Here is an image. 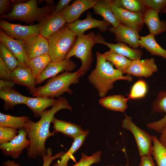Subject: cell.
<instances>
[{"instance_id":"6da1fadb","label":"cell","mask_w":166,"mask_h":166,"mask_svg":"<svg viewBox=\"0 0 166 166\" xmlns=\"http://www.w3.org/2000/svg\"><path fill=\"white\" fill-rule=\"evenodd\" d=\"M64 109L72 110L66 98L59 97L50 109L44 112L38 121L34 122L29 119L26 122L24 128L27 132V138L30 141V145L27 149L28 158L35 159L42 157L46 154L45 141L48 138L55 134L53 132L50 133L49 132L50 124L55 113Z\"/></svg>"},{"instance_id":"7a4b0ae2","label":"cell","mask_w":166,"mask_h":166,"mask_svg":"<svg viewBox=\"0 0 166 166\" xmlns=\"http://www.w3.org/2000/svg\"><path fill=\"white\" fill-rule=\"evenodd\" d=\"M96 65L88 77V80L97 91L99 96L102 98L108 91L113 88L114 83L118 80H124L131 82L132 77L126 76L119 70L114 69L113 65L105 60L103 54L97 51Z\"/></svg>"},{"instance_id":"3957f363","label":"cell","mask_w":166,"mask_h":166,"mask_svg":"<svg viewBox=\"0 0 166 166\" xmlns=\"http://www.w3.org/2000/svg\"><path fill=\"white\" fill-rule=\"evenodd\" d=\"M105 39L98 33L97 34L92 31L86 34L77 36L73 47L67 55L65 59L73 56L81 59V65L76 73L80 77L88 71L93 61L92 48L96 44H101Z\"/></svg>"},{"instance_id":"277c9868","label":"cell","mask_w":166,"mask_h":166,"mask_svg":"<svg viewBox=\"0 0 166 166\" xmlns=\"http://www.w3.org/2000/svg\"><path fill=\"white\" fill-rule=\"evenodd\" d=\"M36 0H29L25 2L14 3L11 11L9 14L0 16L1 18L8 20H17L27 23L35 21L41 22L52 13L55 6L46 5L39 8Z\"/></svg>"},{"instance_id":"5b68a950","label":"cell","mask_w":166,"mask_h":166,"mask_svg":"<svg viewBox=\"0 0 166 166\" xmlns=\"http://www.w3.org/2000/svg\"><path fill=\"white\" fill-rule=\"evenodd\" d=\"M80 77L75 72L65 71L50 78L45 85L36 88L32 95L33 97L44 96L59 97L65 93L73 94L69 88L71 84L78 83Z\"/></svg>"},{"instance_id":"8992f818","label":"cell","mask_w":166,"mask_h":166,"mask_svg":"<svg viewBox=\"0 0 166 166\" xmlns=\"http://www.w3.org/2000/svg\"><path fill=\"white\" fill-rule=\"evenodd\" d=\"M77 37L69 28L68 24L64 26L48 39V54L51 61L64 60L74 45Z\"/></svg>"},{"instance_id":"52a82bcc","label":"cell","mask_w":166,"mask_h":166,"mask_svg":"<svg viewBox=\"0 0 166 166\" xmlns=\"http://www.w3.org/2000/svg\"><path fill=\"white\" fill-rule=\"evenodd\" d=\"M125 118L122 122V126L133 135L136 140L140 156L151 155L153 146L152 136L137 127L132 121V118L125 114Z\"/></svg>"},{"instance_id":"ba28073f","label":"cell","mask_w":166,"mask_h":166,"mask_svg":"<svg viewBox=\"0 0 166 166\" xmlns=\"http://www.w3.org/2000/svg\"><path fill=\"white\" fill-rule=\"evenodd\" d=\"M0 27L6 35L18 40L25 41L30 37L40 35L39 23L24 26L12 24L2 20L0 21Z\"/></svg>"},{"instance_id":"9c48e42d","label":"cell","mask_w":166,"mask_h":166,"mask_svg":"<svg viewBox=\"0 0 166 166\" xmlns=\"http://www.w3.org/2000/svg\"><path fill=\"white\" fill-rule=\"evenodd\" d=\"M27 136V132L25 128L19 130L18 134L10 141L0 144L2 154L14 159L19 158L23 150L30 145V141Z\"/></svg>"},{"instance_id":"30bf717a","label":"cell","mask_w":166,"mask_h":166,"mask_svg":"<svg viewBox=\"0 0 166 166\" xmlns=\"http://www.w3.org/2000/svg\"><path fill=\"white\" fill-rule=\"evenodd\" d=\"M107 1L111 5L112 11L120 24L130 27L138 32L141 30L144 24V13L128 11L115 6L109 0Z\"/></svg>"},{"instance_id":"8fae6325","label":"cell","mask_w":166,"mask_h":166,"mask_svg":"<svg viewBox=\"0 0 166 166\" xmlns=\"http://www.w3.org/2000/svg\"><path fill=\"white\" fill-rule=\"evenodd\" d=\"M86 18L83 20H78L73 23L68 24L69 29L77 36L84 34L85 31L90 29L98 28L100 31L104 32L109 29L111 25L104 20H97L92 17V14L87 12Z\"/></svg>"},{"instance_id":"7c38bea8","label":"cell","mask_w":166,"mask_h":166,"mask_svg":"<svg viewBox=\"0 0 166 166\" xmlns=\"http://www.w3.org/2000/svg\"><path fill=\"white\" fill-rule=\"evenodd\" d=\"M76 63L70 59L50 62L43 72L36 78V85L41 84L47 79L55 76L64 71L70 72L76 69Z\"/></svg>"},{"instance_id":"4fadbf2b","label":"cell","mask_w":166,"mask_h":166,"mask_svg":"<svg viewBox=\"0 0 166 166\" xmlns=\"http://www.w3.org/2000/svg\"><path fill=\"white\" fill-rule=\"evenodd\" d=\"M98 0H76L60 13L68 24L76 21L81 15L90 8H92Z\"/></svg>"},{"instance_id":"5bb4252c","label":"cell","mask_w":166,"mask_h":166,"mask_svg":"<svg viewBox=\"0 0 166 166\" xmlns=\"http://www.w3.org/2000/svg\"><path fill=\"white\" fill-rule=\"evenodd\" d=\"M158 71V68L154 59L152 58L141 60L132 61L128 67L124 74H127L136 77H144L148 78Z\"/></svg>"},{"instance_id":"9a60e30c","label":"cell","mask_w":166,"mask_h":166,"mask_svg":"<svg viewBox=\"0 0 166 166\" xmlns=\"http://www.w3.org/2000/svg\"><path fill=\"white\" fill-rule=\"evenodd\" d=\"M109 30L115 35V40L117 43L128 44L133 49H137L140 46L139 43L140 36L136 30L121 24L117 28L110 27Z\"/></svg>"},{"instance_id":"2e32d148","label":"cell","mask_w":166,"mask_h":166,"mask_svg":"<svg viewBox=\"0 0 166 166\" xmlns=\"http://www.w3.org/2000/svg\"><path fill=\"white\" fill-rule=\"evenodd\" d=\"M24 47L28 59L48 54L49 43L48 39L39 35L23 41Z\"/></svg>"},{"instance_id":"e0dca14e","label":"cell","mask_w":166,"mask_h":166,"mask_svg":"<svg viewBox=\"0 0 166 166\" xmlns=\"http://www.w3.org/2000/svg\"><path fill=\"white\" fill-rule=\"evenodd\" d=\"M66 23L60 13L50 14L39 22L40 35L48 39Z\"/></svg>"},{"instance_id":"ac0fdd59","label":"cell","mask_w":166,"mask_h":166,"mask_svg":"<svg viewBox=\"0 0 166 166\" xmlns=\"http://www.w3.org/2000/svg\"><path fill=\"white\" fill-rule=\"evenodd\" d=\"M0 41L16 56L21 65L28 67L29 59L25 51L23 41L16 40L10 37L1 29L0 30Z\"/></svg>"},{"instance_id":"d6986e66","label":"cell","mask_w":166,"mask_h":166,"mask_svg":"<svg viewBox=\"0 0 166 166\" xmlns=\"http://www.w3.org/2000/svg\"><path fill=\"white\" fill-rule=\"evenodd\" d=\"M151 109L156 113H165L164 117L160 120L146 125L148 128L160 133L166 125V91L162 90L159 92L152 103Z\"/></svg>"},{"instance_id":"ffe728a7","label":"cell","mask_w":166,"mask_h":166,"mask_svg":"<svg viewBox=\"0 0 166 166\" xmlns=\"http://www.w3.org/2000/svg\"><path fill=\"white\" fill-rule=\"evenodd\" d=\"M11 77L16 84L25 86L33 94L36 89V78L28 67L19 65L12 72Z\"/></svg>"},{"instance_id":"44dd1931","label":"cell","mask_w":166,"mask_h":166,"mask_svg":"<svg viewBox=\"0 0 166 166\" xmlns=\"http://www.w3.org/2000/svg\"><path fill=\"white\" fill-rule=\"evenodd\" d=\"M159 13L156 10L148 8L143 14V22L148 26L150 34L154 36L166 31V22L160 20Z\"/></svg>"},{"instance_id":"7402d4cb","label":"cell","mask_w":166,"mask_h":166,"mask_svg":"<svg viewBox=\"0 0 166 166\" xmlns=\"http://www.w3.org/2000/svg\"><path fill=\"white\" fill-rule=\"evenodd\" d=\"M28 97L13 88L0 89V98L4 101L3 107L5 111L12 110L18 104L25 105Z\"/></svg>"},{"instance_id":"603a6c76","label":"cell","mask_w":166,"mask_h":166,"mask_svg":"<svg viewBox=\"0 0 166 166\" xmlns=\"http://www.w3.org/2000/svg\"><path fill=\"white\" fill-rule=\"evenodd\" d=\"M57 100L53 98L44 96L35 97H28L26 105L32 112L34 116L36 118L40 117L47 108L53 106Z\"/></svg>"},{"instance_id":"cb8c5ba5","label":"cell","mask_w":166,"mask_h":166,"mask_svg":"<svg viewBox=\"0 0 166 166\" xmlns=\"http://www.w3.org/2000/svg\"><path fill=\"white\" fill-rule=\"evenodd\" d=\"M53 132L61 133L74 139L85 132L81 127L71 122L54 118L52 122Z\"/></svg>"},{"instance_id":"d4e9b609","label":"cell","mask_w":166,"mask_h":166,"mask_svg":"<svg viewBox=\"0 0 166 166\" xmlns=\"http://www.w3.org/2000/svg\"><path fill=\"white\" fill-rule=\"evenodd\" d=\"M92 9L94 14L101 16L104 20L109 22L114 28H117L120 24L112 11L111 5L107 0H98Z\"/></svg>"},{"instance_id":"484cf974","label":"cell","mask_w":166,"mask_h":166,"mask_svg":"<svg viewBox=\"0 0 166 166\" xmlns=\"http://www.w3.org/2000/svg\"><path fill=\"white\" fill-rule=\"evenodd\" d=\"M129 99L123 95H115L105 97L99 100V103L109 109L124 112L128 108L127 102Z\"/></svg>"},{"instance_id":"4316f807","label":"cell","mask_w":166,"mask_h":166,"mask_svg":"<svg viewBox=\"0 0 166 166\" xmlns=\"http://www.w3.org/2000/svg\"><path fill=\"white\" fill-rule=\"evenodd\" d=\"M101 44L105 45L110 49V50L128 57L131 61L140 59L143 53V51L140 49L131 48L124 43L114 44L105 41Z\"/></svg>"},{"instance_id":"83f0119b","label":"cell","mask_w":166,"mask_h":166,"mask_svg":"<svg viewBox=\"0 0 166 166\" xmlns=\"http://www.w3.org/2000/svg\"><path fill=\"white\" fill-rule=\"evenodd\" d=\"M140 46L144 47L152 55L161 57L166 59V50L162 48L156 42L155 36L149 34L140 37Z\"/></svg>"},{"instance_id":"f1b7e54d","label":"cell","mask_w":166,"mask_h":166,"mask_svg":"<svg viewBox=\"0 0 166 166\" xmlns=\"http://www.w3.org/2000/svg\"><path fill=\"white\" fill-rule=\"evenodd\" d=\"M89 132V131L87 130L82 134L74 139L70 148L61 156L60 160H58L56 163L53 164V166H68L67 163L73 154L82 145Z\"/></svg>"},{"instance_id":"f546056e","label":"cell","mask_w":166,"mask_h":166,"mask_svg":"<svg viewBox=\"0 0 166 166\" xmlns=\"http://www.w3.org/2000/svg\"><path fill=\"white\" fill-rule=\"evenodd\" d=\"M115 6L129 12L144 13L148 8L143 0H109Z\"/></svg>"},{"instance_id":"4dcf8cb0","label":"cell","mask_w":166,"mask_h":166,"mask_svg":"<svg viewBox=\"0 0 166 166\" xmlns=\"http://www.w3.org/2000/svg\"><path fill=\"white\" fill-rule=\"evenodd\" d=\"M51 61L49 54H44L29 59L28 67L36 78Z\"/></svg>"},{"instance_id":"1f68e13d","label":"cell","mask_w":166,"mask_h":166,"mask_svg":"<svg viewBox=\"0 0 166 166\" xmlns=\"http://www.w3.org/2000/svg\"><path fill=\"white\" fill-rule=\"evenodd\" d=\"M30 119L27 116L15 117L0 113V126L8 127L17 129L24 128L27 121Z\"/></svg>"},{"instance_id":"d6a6232c","label":"cell","mask_w":166,"mask_h":166,"mask_svg":"<svg viewBox=\"0 0 166 166\" xmlns=\"http://www.w3.org/2000/svg\"><path fill=\"white\" fill-rule=\"evenodd\" d=\"M105 60L114 65L116 69L123 74L128 67L132 61L113 51L109 50L103 54Z\"/></svg>"},{"instance_id":"836d02e7","label":"cell","mask_w":166,"mask_h":166,"mask_svg":"<svg viewBox=\"0 0 166 166\" xmlns=\"http://www.w3.org/2000/svg\"><path fill=\"white\" fill-rule=\"evenodd\" d=\"M0 58L12 72L21 65L16 56L2 42H0Z\"/></svg>"},{"instance_id":"e575fe53","label":"cell","mask_w":166,"mask_h":166,"mask_svg":"<svg viewBox=\"0 0 166 166\" xmlns=\"http://www.w3.org/2000/svg\"><path fill=\"white\" fill-rule=\"evenodd\" d=\"M153 148L152 155L157 166H166V148L163 146L155 136H152Z\"/></svg>"},{"instance_id":"d590c367","label":"cell","mask_w":166,"mask_h":166,"mask_svg":"<svg viewBox=\"0 0 166 166\" xmlns=\"http://www.w3.org/2000/svg\"><path fill=\"white\" fill-rule=\"evenodd\" d=\"M147 86L143 80H139L132 86L130 94L128 95L129 99H139L144 97L147 92Z\"/></svg>"},{"instance_id":"8d00e7d4","label":"cell","mask_w":166,"mask_h":166,"mask_svg":"<svg viewBox=\"0 0 166 166\" xmlns=\"http://www.w3.org/2000/svg\"><path fill=\"white\" fill-rule=\"evenodd\" d=\"M102 153L101 151H98L89 156L81 152L79 161L72 166H90L93 164L99 163L101 159Z\"/></svg>"},{"instance_id":"74e56055","label":"cell","mask_w":166,"mask_h":166,"mask_svg":"<svg viewBox=\"0 0 166 166\" xmlns=\"http://www.w3.org/2000/svg\"><path fill=\"white\" fill-rule=\"evenodd\" d=\"M18 131L15 128L0 126V144L10 141L17 136Z\"/></svg>"},{"instance_id":"f35d334b","label":"cell","mask_w":166,"mask_h":166,"mask_svg":"<svg viewBox=\"0 0 166 166\" xmlns=\"http://www.w3.org/2000/svg\"><path fill=\"white\" fill-rule=\"evenodd\" d=\"M145 6L148 8L164 14L166 10V0H143Z\"/></svg>"},{"instance_id":"ab89813d","label":"cell","mask_w":166,"mask_h":166,"mask_svg":"<svg viewBox=\"0 0 166 166\" xmlns=\"http://www.w3.org/2000/svg\"><path fill=\"white\" fill-rule=\"evenodd\" d=\"M65 152L63 151L57 153L52 156V148L49 147L47 148V153L43 156L42 157L43 160V164L42 165L38 166H50L52 162L56 159L60 158Z\"/></svg>"},{"instance_id":"60d3db41","label":"cell","mask_w":166,"mask_h":166,"mask_svg":"<svg viewBox=\"0 0 166 166\" xmlns=\"http://www.w3.org/2000/svg\"><path fill=\"white\" fill-rule=\"evenodd\" d=\"M12 73L0 58V79L5 80H12L11 77Z\"/></svg>"},{"instance_id":"b9f144b4","label":"cell","mask_w":166,"mask_h":166,"mask_svg":"<svg viewBox=\"0 0 166 166\" xmlns=\"http://www.w3.org/2000/svg\"><path fill=\"white\" fill-rule=\"evenodd\" d=\"M71 0H59L55 6L54 10L52 13L58 14L60 13L65 8L68 6Z\"/></svg>"},{"instance_id":"7bdbcfd3","label":"cell","mask_w":166,"mask_h":166,"mask_svg":"<svg viewBox=\"0 0 166 166\" xmlns=\"http://www.w3.org/2000/svg\"><path fill=\"white\" fill-rule=\"evenodd\" d=\"M141 159L138 166H155L151 155L144 156L141 157Z\"/></svg>"},{"instance_id":"ee69618b","label":"cell","mask_w":166,"mask_h":166,"mask_svg":"<svg viewBox=\"0 0 166 166\" xmlns=\"http://www.w3.org/2000/svg\"><path fill=\"white\" fill-rule=\"evenodd\" d=\"M10 1L9 0H0V16L6 14L10 9Z\"/></svg>"},{"instance_id":"f6af8a7d","label":"cell","mask_w":166,"mask_h":166,"mask_svg":"<svg viewBox=\"0 0 166 166\" xmlns=\"http://www.w3.org/2000/svg\"><path fill=\"white\" fill-rule=\"evenodd\" d=\"M16 84L12 80L0 79V89L2 88H13Z\"/></svg>"},{"instance_id":"bcb514c9","label":"cell","mask_w":166,"mask_h":166,"mask_svg":"<svg viewBox=\"0 0 166 166\" xmlns=\"http://www.w3.org/2000/svg\"><path fill=\"white\" fill-rule=\"evenodd\" d=\"M160 133L159 140L160 143L166 148V125L163 128Z\"/></svg>"},{"instance_id":"7dc6e473","label":"cell","mask_w":166,"mask_h":166,"mask_svg":"<svg viewBox=\"0 0 166 166\" xmlns=\"http://www.w3.org/2000/svg\"><path fill=\"white\" fill-rule=\"evenodd\" d=\"M4 166H21L19 163H16L14 161L8 160L2 163Z\"/></svg>"},{"instance_id":"c3c4849f","label":"cell","mask_w":166,"mask_h":166,"mask_svg":"<svg viewBox=\"0 0 166 166\" xmlns=\"http://www.w3.org/2000/svg\"><path fill=\"white\" fill-rule=\"evenodd\" d=\"M44 1L46 3V5H53L54 2V1L53 0H46Z\"/></svg>"},{"instance_id":"681fc988","label":"cell","mask_w":166,"mask_h":166,"mask_svg":"<svg viewBox=\"0 0 166 166\" xmlns=\"http://www.w3.org/2000/svg\"><path fill=\"white\" fill-rule=\"evenodd\" d=\"M94 166H97L95 165ZM105 166H129V163L128 162L127 163V164L125 165H121L119 166H117V165L112 164V165H107Z\"/></svg>"},{"instance_id":"f907efd6","label":"cell","mask_w":166,"mask_h":166,"mask_svg":"<svg viewBox=\"0 0 166 166\" xmlns=\"http://www.w3.org/2000/svg\"></svg>"}]
</instances>
